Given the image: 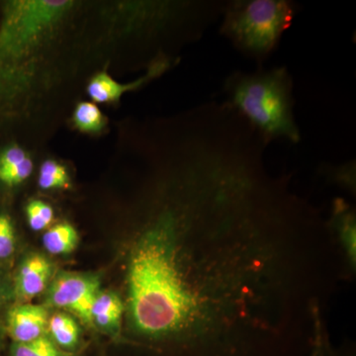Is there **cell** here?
I'll use <instances>...</instances> for the list:
<instances>
[{
	"mask_svg": "<svg viewBox=\"0 0 356 356\" xmlns=\"http://www.w3.org/2000/svg\"><path fill=\"white\" fill-rule=\"evenodd\" d=\"M175 217L163 210L134 243L127 289L133 331L151 343H191L188 310L173 254Z\"/></svg>",
	"mask_w": 356,
	"mask_h": 356,
	"instance_id": "cell-1",
	"label": "cell"
},
{
	"mask_svg": "<svg viewBox=\"0 0 356 356\" xmlns=\"http://www.w3.org/2000/svg\"><path fill=\"white\" fill-rule=\"evenodd\" d=\"M293 79L286 67L254 72L235 70L225 79V103L254 129L269 146L274 140H301L295 120Z\"/></svg>",
	"mask_w": 356,
	"mask_h": 356,
	"instance_id": "cell-2",
	"label": "cell"
},
{
	"mask_svg": "<svg viewBox=\"0 0 356 356\" xmlns=\"http://www.w3.org/2000/svg\"><path fill=\"white\" fill-rule=\"evenodd\" d=\"M74 2L67 0H18L4 9L0 27V89L27 79L42 44L65 17Z\"/></svg>",
	"mask_w": 356,
	"mask_h": 356,
	"instance_id": "cell-3",
	"label": "cell"
},
{
	"mask_svg": "<svg viewBox=\"0 0 356 356\" xmlns=\"http://www.w3.org/2000/svg\"><path fill=\"white\" fill-rule=\"evenodd\" d=\"M297 13L289 0H232L225 2L220 34L245 57L262 65L277 48Z\"/></svg>",
	"mask_w": 356,
	"mask_h": 356,
	"instance_id": "cell-4",
	"label": "cell"
},
{
	"mask_svg": "<svg viewBox=\"0 0 356 356\" xmlns=\"http://www.w3.org/2000/svg\"><path fill=\"white\" fill-rule=\"evenodd\" d=\"M99 291L97 276L63 271L49 285L47 302L49 305L74 314L86 325H91V308Z\"/></svg>",
	"mask_w": 356,
	"mask_h": 356,
	"instance_id": "cell-5",
	"label": "cell"
},
{
	"mask_svg": "<svg viewBox=\"0 0 356 356\" xmlns=\"http://www.w3.org/2000/svg\"><path fill=\"white\" fill-rule=\"evenodd\" d=\"M172 67V60L165 56L159 55L149 65L147 72L137 81L129 83H120L115 81L106 72L95 74L89 81L88 95L97 103H113L120 100L122 96L129 91L137 90L151 83L156 77L165 74Z\"/></svg>",
	"mask_w": 356,
	"mask_h": 356,
	"instance_id": "cell-6",
	"label": "cell"
},
{
	"mask_svg": "<svg viewBox=\"0 0 356 356\" xmlns=\"http://www.w3.org/2000/svg\"><path fill=\"white\" fill-rule=\"evenodd\" d=\"M49 313L44 306L20 304L7 312L6 336L11 343H30L47 336Z\"/></svg>",
	"mask_w": 356,
	"mask_h": 356,
	"instance_id": "cell-7",
	"label": "cell"
},
{
	"mask_svg": "<svg viewBox=\"0 0 356 356\" xmlns=\"http://www.w3.org/2000/svg\"><path fill=\"white\" fill-rule=\"evenodd\" d=\"M53 274V264L41 254L26 257L18 268L14 282V291L21 299L38 296L48 287Z\"/></svg>",
	"mask_w": 356,
	"mask_h": 356,
	"instance_id": "cell-8",
	"label": "cell"
},
{
	"mask_svg": "<svg viewBox=\"0 0 356 356\" xmlns=\"http://www.w3.org/2000/svg\"><path fill=\"white\" fill-rule=\"evenodd\" d=\"M330 228L337 235V242L343 250L346 261L351 269H355L356 261V216L355 208L343 198L332 202Z\"/></svg>",
	"mask_w": 356,
	"mask_h": 356,
	"instance_id": "cell-9",
	"label": "cell"
},
{
	"mask_svg": "<svg viewBox=\"0 0 356 356\" xmlns=\"http://www.w3.org/2000/svg\"><path fill=\"white\" fill-rule=\"evenodd\" d=\"M124 306L120 297L114 292L100 290L91 308L92 325L112 337L120 332Z\"/></svg>",
	"mask_w": 356,
	"mask_h": 356,
	"instance_id": "cell-10",
	"label": "cell"
},
{
	"mask_svg": "<svg viewBox=\"0 0 356 356\" xmlns=\"http://www.w3.org/2000/svg\"><path fill=\"white\" fill-rule=\"evenodd\" d=\"M47 334L60 350L79 355L81 348V331L72 316L57 313L49 318Z\"/></svg>",
	"mask_w": 356,
	"mask_h": 356,
	"instance_id": "cell-11",
	"label": "cell"
},
{
	"mask_svg": "<svg viewBox=\"0 0 356 356\" xmlns=\"http://www.w3.org/2000/svg\"><path fill=\"white\" fill-rule=\"evenodd\" d=\"M79 243V234L69 222H60L51 227L43 236L44 248L55 255L70 254L76 250Z\"/></svg>",
	"mask_w": 356,
	"mask_h": 356,
	"instance_id": "cell-12",
	"label": "cell"
},
{
	"mask_svg": "<svg viewBox=\"0 0 356 356\" xmlns=\"http://www.w3.org/2000/svg\"><path fill=\"white\" fill-rule=\"evenodd\" d=\"M7 356H79L60 350L48 337L44 336L30 343H10Z\"/></svg>",
	"mask_w": 356,
	"mask_h": 356,
	"instance_id": "cell-13",
	"label": "cell"
},
{
	"mask_svg": "<svg viewBox=\"0 0 356 356\" xmlns=\"http://www.w3.org/2000/svg\"><path fill=\"white\" fill-rule=\"evenodd\" d=\"M74 123L81 132L97 133L106 125V119L95 103L81 102L74 110Z\"/></svg>",
	"mask_w": 356,
	"mask_h": 356,
	"instance_id": "cell-14",
	"label": "cell"
},
{
	"mask_svg": "<svg viewBox=\"0 0 356 356\" xmlns=\"http://www.w3.org/2000/svg\"><path fill=\"white\" fill-rule=\"evenodd\" d=\"M38 184L44 191L65 189L70 186V177L64 165L57 161H44L39 172Z\"/></svg>",
	"mask_w": 356,
	"mask_h": 356,
	"instance_id": "cell-15",
	"label": "cell"
},
{
	"mask_svg": "<svg viewBox=\"0 0 356 356\" xmlns=\"http://www.w3.org/2000/svg\"><path fill=\"white\" fill-rule=\"evenodd\" d=\"M355 159L339 165L324 163L320 168L321 173L327 179L353 194H355Z\"/></svg>",
	"mask_w": 356,
	"mask_h": 356,
	"instance_id": "cell-16",
	"label": "cell"
},
{
	"mask_svg": "<svg viewBox=\"0 0 356 356\" xmlns=\"http://www.w3.org/2000/svg\"><path fill=\"white\" fill-rule=\"evenodd\" d=\"M28 222L33 231L40 232L48 228L54 219L50 205L41 200H33L26 207Z\"/></svg>",
	"mask_w": 356,
	"mask_h": 356,
	"instance_id": "cell-17",
	"label": "cell"
},
{
	"mask_svg": "<svg viewBox=\"0 0 356 356\" xmlns=\"http://www.w3.org/2000/svg\"><path fill=\"white\" fill-rule=\"evenodd\" d=\"M15 252V233L10 218L0 214V261L9 259Z\"/></svg>",
	"mask_w": 356,
	"mask_h": 356,
	"instance_id": "cell-18",
	"label": "cell"
},
{
	"mask_svg": "<svg viewBox=\"0 0 356 356\" xmlns=\"http://www.w3.org/2000/svg\"><path fill=\"white\" fill-rule=\"evenodd\" d=\"M32 170L33 163L31 159L28 156L18 165L0 170V181L8 186L20 184L31 175Z\"/></svg>",
	"mask_w": 356,
	"mask_h": 356,
	"instance_id": "cell-19",
	"label": "cell"
},
{
	"mask_svg": "<svg viewBox=\"0 0 356 356\" xmlns=\"http://www.w3.org/2000/svg\"><path fill=\"white\" fill-rule=\"evenodd\" d=\"M28 158V154L19 147H10L0 154V170H6L20 163Z\"/></svg>",
	"mask_w": 356,
	"mask_h": 356,
	"instance_id": "cell-20",
	"label": "cell"
},
{
	"mask_svg": "<svg viewBox=\"0 0 356 356\" xmlns=\"http://www.w3.org/2000/svg\"><path fill=\"white\" fill-rule=\"evenodd\" d=\"M315 341H314V348L312 350L310 356H327V350L324 337H323L322 331H321L320 318H315Z\"/></svg>",
	"mask_w": 356,
	"mask_h": 356,
	"instance_id": "cell-21",
	"label": "cell"
},
{
	"mask_svg": "<svg viewBox=\"0 0 356 356\" xmlns=\"http://www.w3.org/2000/svg\"><path fill=\"white\" fill-rule=\"evenodd\" d=\"M6 293L3 281L0 278V350L3 346L4 336L6 334V325L1 324L2 311L6 305Z\"/></svg>",
	"mask_w": 356,
	"mask_h": 356,
	"instance_id": "cell-22",
	"label": "cell"
}]
</instances>
